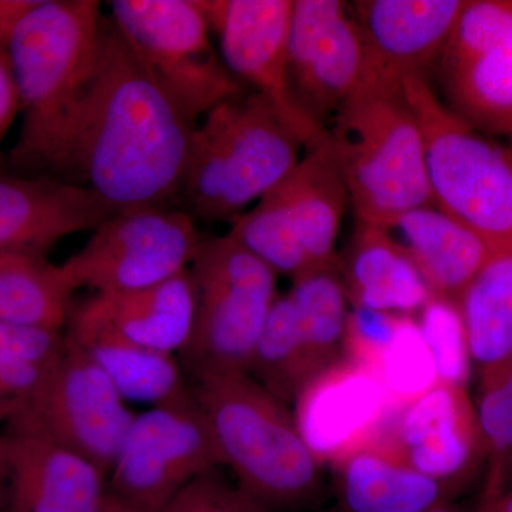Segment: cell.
<instances>
[{
	"label": "cell",
	"instance_id": "obj_1",
	"mask_svg": "<svg viewBox=\"0 0 512 512\" xmlns=\"http://www.w3.org/2000/svg\"><path fill=\"white\" fill-rule=\"evenodd\" d=\"M194 128L103 16L92 77L47 178L89 188L117 215L180 208Z\"/></svg>",
	"mask_w": 512,
	"mask_h": 512
},
{
	"label": "cell",
	"instance_id": "obj_2",
	"mask_svg": "<svg viewBox=\"0 0 512 512\" xmlns=\"http://www.w3.org/2000/svg\"><path fill=\"white\" fill-rule=\"evenodd\" d=\"M101 18L97 0H35L16 23L6 55L22 127L6 174L47 178L92 77Z\"/></svg>",
	"mask_w": 512,
	"mask_h": 512
},
{
	"label": "cell",
	"instance_id": "obj_3",
	"mask_svg": "<svg viewBox=\"0 0 512 512\" xmlns=\"http://www.w3.org/2000/svg\"><path fill=\"white\" fill-rule=\"evenodd\" d=\"M357 222L392 229L433 205L423 136L402 80L372 69L325 128Z\"/></svg>",
	"mask_w": 512,
	"mask_h": 512
},
{
	"label": "cell",
	"instance_id": "obj_4",
	"mask_svg": "<svg viewBox=\"0 0 512 512\" xmlns=\"http://www.w3.org/2000/svg\"><path fill=\"white\" fill-rule=\"evenodd\" d=\"M192 392L238 485L265 511L298 508L319 491L320 464L295 416L248 373L194 377Z\"/></svg>",
	"mask_w": 512,
	"mask_h": 512
},
{
	"label": "cell",
	"instance_id": "obj_5",
	"mask_svg": "<svg viewBox=\"0 0 512 512\" xmlns=\"http://www.w3.org/2000/svg\"><path fill=\"white\" fill-rule=\"evenodd\" d=\"M302 148L259 94L247 89L221 101L194 128L181 210L198 220L234 221L291 173Z\"/></svg>",
	"mask_w": 512,
	"mask_h": 512
},
{
	"label": "cell",
	"instance_id": "obj_6",
	"mask_svg": "<svg viewBox=\"0 0 512 512\" xmlns=\"http://www.w3.org/2000/svg\"><path fill=\"white\" fill-rule=\"evenodd\" d=\"M402 83L423 136L434 207L473 229L495 254L512 251V146L448 110L430 77Z\"/></svg>",
	"mask_w": 512,
	"mask_h": 512
},
{
	"label": "cell",
	"instance_id": "obj_7",
	"mask_svg": "<svg viewBox=\"0 0 512 512\" xmlns=\"http://www.w3.org/2000/svg\"><path fill=\"white\" fill-rule=\"evenodd\" d=\"M194 319L181 352L192 377L247 373L279 293L276 274L231 234L204 237L190 268Z\"/></svg>",
	"mask_w": 512,
	"mask_h": 512
},
{
	"label": "cell",
	"instance_id": "obj_8",
	"mask_svg": "<svg viewBox=\"0 0 512 512\" xmlns=\"http://www.w3.org/2000/svg\"><path fill=\"white\" fill-rule=\"evenodd\" d=\"M109 8L114 25L192 127L221 101L247 90L212 45L198 0H113Z\"/></svg>",
	"mask_w": 512,
	"mask_h": 512
},
{
	"label": "cell",
	"instance_id": "obj_9",
	"mask_svg": "<svg viewBox=\"0 0 512 512\" xmlns=\"http://www.w3.org/2000/svg\"><path fill=\"white\" fill-rule=\"evenodd\" d=\"M224 466L190 386L134 417L110 471L107 491L144 512H163L195 478Z\"/></svg>",
	"mask_w": 512,
	"mask_h": 512
},
{
	"label": "cell",
	"instance_id": "obj_10",
	"mask_svg": "<svg viewBox=\"0 0 512 512\" xmlns=\"http://www.w3.org/2000/svg\"><path fill=\"white\" fill-rule=\"evenodd\" d=\"M194 218L180 208H153L116 215L62 266L73 291H137L190 268L202 241Z\"/></svg>",
	"mask_w": 512,
	"mask_h": 512
},
{
	"label": "cell",
	"instance_id": "obj_11",
	"mask_svg": "<svg viewBox=\"0 0 512 512\" xmlns=\"http://www.w3.org/2000/svg\"><path fill=\"white\" fill-rule=\"evenodd\" d=\"M89 353L64 335L25 423L109 476L134 414ZM10 424V423H9Z\"/></svg>",
	"mask_w": 512,
	"mask_h": 512
},
{
	"label": "cell",
	"instance_id": "obj_12",
	"mask_svg": "<svg viewBox=\"0 0 512 512\" xmlns=\"http://www.w3.org/2000/svg\"><path fill=\"white\" fill-rule=\"evenodd\" d=\"M433 72L448 110L485 136L512 134V0H467Z\"/></svg>",
	"mask_w": 512,
	"mask_h": 512
},
{
	"label": "cell",
	"instance_id": "obj_13",
	"mask_svg": "<svg viewBox=\"0 0 512 512\" xmlns=\"http://www.w3.org/2000/svg\"><path fill=\"white\" fill-rule=\"evenodd\" d=\"M229 73L264 97L308 150L325 137L306 119L289 82L288 42L293 0H198Z\"/></svg>",
	"mask_w": 512,
	"mask_h": 512
},
{
	"label": "cell",
	"instance_id": "obj_14",
	"mask_svg": "<svg viewBox=\"0 0 512 512\" xmlns=\"http://www.w3.org/2000/svg\"><path fill=\"white\" fill-rule=\"evenodd\" d=\"M288 67L296 104L325 130L372 72L352 3L293 0Z\"/></svg>",
	"mask_w": 512,
	"mask_h": 512
},
{
	"label": "cell",
	"instance_id": "obj_15",
	"mask_svg": "<svg viewBox=\"0 0 512 512\" xmlns=\"http://www.w3.org/2000/svg\"><path fill=\"white\" fill-rule=\"evenodd\" d=\"M367 447L447 485L463 477L484 451L466 387L443 382L387 414Z\"/></svg>",
	"mask_w": 512,
	"mask_h": 512
},
{
	"label": "cell",
	"instance_id": "obj_16",
	"mask_svg": "<svg viewBox=\"0 0 512 512\" xmlns=\"http://www.w3.org/2000/svg\"><path fill=\"white\" fill-rule=\"evenodd\" d=\"M295 404L303 441L319 464L332 466L369 446L390 413L376 373L346 357L313 376Z\"/></svg>",
	"mask_w": 512,
	"mask_h": 512
},
{
	"label": "cell",
	"instance_id": "obj_17",
	"mask_svg": "<svg viewBox=\"0 0 512 512\" xmlns=\"http://www.w3.org/2000/svg\"><path fill=\"white\" fill-rule=\"evenodd\" d=\"M5 512H101L106 474L25 423L5 434Z\"/></svg>",
	"mask_w": 512,
	"mask_h": 512
},
{
	"label": "cell",
	"instance_id": "obj_18",
	"mask_svg": "<svg viewBox=\"0 0 512 512\" xmlns=\"http://www.w3.org/2000/svg\"><path fill=\"white\" fill-rule=\"evenodd\" d=\"M467 0H357L372 69L403 80L433 72Z\"/></svg>",
	"mask_w": 512,
	"mask_h": 512
},
{
	"label": "cell",
	"instance_id": "obj_19",
	"mask_svg": "<svg viewBox=\"0 0 512 512\" xmlns=\"http://www.w3.org/2000/svg\"><path fill=\"white\" fill-rule=\"evenodd\" d=\"M96 192L46 177L0 175V249L36 252L116 217Z\"/></svg>",
	"mask_w": 512,
	"mask_h": 512
},
{
	"label": "cell",
	"instance_id": "obj_20",
	"mask_svg": "<svg viewBox=\"0 0 512 512\" xmlns=\"http://www.w3.org/2000/svg\"><path fill=\"white\" fill-rule=\"evenodd\" d=\"M190 271L161 282L120 293H96L74 306L66 325L103 330L134 345L174 355L183 352L194 319Z\"/></svg>",
	"mask_w": 512,
	"mask_h": 512
},
{
	"label": "cell",
	"instance_id": "obj_21",
	"mask_svg": "<svg viewBox=\"0 0 512 512\" xmlns=\"http://www.w3.org/2000/svg\"><path fill=\"white\" fill-rule=\"evenodd\" d=\"M339 269L353 308L413 316L431 299L412 256L389 229L357 222Z\"/></svg>",
	"mask_w": 512,
	"mask_h": 512
},
{
	"label": "cell",
	"instance_id": "obj_22",
	"mask_svg": "<svg viewBox=\"0 0 512 512\" xmlns=\"http://www.w3.org/2000/svg\"><path fill=\"white\" fill-rule=\"evenodd\" d=\"M275 188L312 269L338 264L336 241L350 200L326 134Z\"/></svg>",
	"mask_w": 512,
	"mask_h": 512
},
{
	"label": "cell",
	"instance_id": "obj_23",
	"mask_svg": "<svg viewBox=\"0 0 512 512\" xmlns=\"http://www.w3.org/2000/svg\"><path fill=\"white\" fill-rule=\"evenodd\" d=\"M392 229L402 234L404 248L423 276L431 298L458 302L495 254L473 229L434 205L406 212Z\"/></svg>",
	"mask_w": 512,
	"mask_h": 512
},
{
	"label": "cell",
	"instance_id": "obj_24",
	"mask_svg": "<svg viewBox=\"0 0 512 512\" xmlns=\"http://www.w3.org/2000/svg\"><path fill=\"white\" fill-rule=\"evenodd\" d=\"M343 512H423L447 500L450 485L365 447L336 463Z\"/></svg>",
	"mask_w": 512,
	"mask_h": 512
},
{
	"label": "cell",
	"instance_id": "obj_25",
	"mask_svg": "<svg viewBox=\"0 0 512 512\" xmlns=\"http://www.w3.org/2000/svg\"><path fill=\"white\" fill-rule=\"evenodd\" d=\"M471 360L480 375L512 359V251L497 252L458 299Z\"/></svg>",
	"mask_w": 512,
	"mask_h": 512
},
{
	"label": "cell",
	"instance_id": "obj_26",
	"mask_svg": "<svg viewBox=\"0 0 512 512\" xmlns=\"http://www.w3.org/2000/svg\"><path fill=\"white\" fill-rule=\"evenodd\" d=\"M66 326L64 335L89 353L124 400L156 406L187 387L174 355L141 348L103 330Z\"/></svg>",
	"mask_w": 512,
	"mask_h": 512
},
{
	"label": "cell",
	"instance_id": "obj_27",
	"mask_svg": "<svg viewBox=\"0 0 512 512\" xmlns=\"http://www.w3.org/2000/svg\"><path fill=\"white\" fill-rule=\"evenodd\" d=\"M62 266L36 252L0 249V320L62 330L73 308Z\"/></svg>",
	"mask_w": 512,
	"mask_h": 512
},
{
	"label": "cell",
	"instance_id": "obj_28",
	"mask_svg": "<svg viewBox=\"0 0 512 512\" xmlns=\"http://www.w3.org/2000/svg\"><path fill=\"white\" fill-rule=\"evenodd\" d=\"M288 296L312 379L343 357L349 299L339 262L293 279Z\"/></svg>",
	"mask_w": 512,
	"mask_h": 512
},
{
	"label": "cell",
	"instance_id": "obj_29",
	"mask_svg": "<svg viewBox=\"0 0 512 512\" xmlns=\"http://www.w3.org/2000/svg\"><path fill=\"white\" fill-rule=\"evenodd\" d=\"M247 373L281 402L295 403L311 380L288 293L278 295L256 342Z\"/></svg>",
	"mask_w": 512,
	"mask_h": 512
},
{
	"label": "cell",
	"instance_id": "obj_30",
	"mask_svg": "<svg viewBox=\"0 0 512 512\" xmlns=\"http://www.w3.org/2000/svg\"><path fill=\"white\" fill-rule=\"evenodd\" d=\"M229 234L276 275L293 279L313 271L276 188L232 221Z\"/></svg>",
	"mask_w": 512,
	"mask_h": 512
},
{
	"label": "cell",
	"instance_id": "obj_31",
	"mask_svg": "<svg viewBox=\"0 0 512 512\" xmlns=\"http://www.w3.org/2000/svg\"><path fill=\"white\" fill-rule=\"evenodd\" d=\"M376 375L386 393L390 413L403 409L439 383L433 356L413 316L400 318Z\"/></svg>",
	"mask_w": 512,
	"mask_h": 512
},
{
	"label": "cell",
	"instance_id": "obj_32",
	"mask_svg": "<svg viewBox=\"0 0 512 512\" xmlns=\"http://www.w3.org/2000/svg\"><path fill=\"white\" fill-rule=\"evenodd\" d=\"M417 323L433 356L439 382L466 387L471 355L458 302L431 298L421 308Z\"/></svg>",
	"mask_w": 512,
	"mask_h": 512
},
{
	"label": "cell",
	"instance_id": "obj_33",
	"mask_svg": "<svg viewBox=\"0 0 512 512\" xmlns=\"http://www.w3.org/2000/svg\"><path fill=\"white\" fill-rule=\"evenodd\" d=\"M480 377L476 413L484 451L501 458L512 450V359Z\"/></svg>",
	"mask_w": 512,
	"mask_h": 512
},
{
	"label": "cell",
	"instance_id": "obj_34",
	"mask_svg": "<svg viewBox=\"0 0 512 512\" xmlns=\"http://www.w3.org/2000/svg\"><path fill=\"white\" fill-rule=\"evenodd\" d=\"M402 316L353 308L346 320L343 357L376 373L384 350L389 346Z\"/></svg>",
	"mask_w": 512,
	"mask_h": 512
},
{
	"label": "cell",
	"instance_id": "obj_35",
	"mask_svg": "<svg viewBox=\"0 0 512 512\" xmlns=\"http://www.w3.org/2000/svg\"><path fill=\"white\" fill-rule=\"evenodd\" d=\"M163 512H266L238 484L218 473V468L195 478Z\"/></svg>",
	"mask_w": 512,
	"mask_h": 512
},
{
	"label": "cell",
	"instance_id": "obj_36",
	"mask_svg": "<svg viewBox=\"0 0 512 512\" xmlns=\"http://www.w3.org/2000/svg\"><path fill=\"white\" fill-rule=\"evenodd\" d=\"M50 365L0 357V420L9 424L28 413Z\"/></svg>",
	"mask_w": 512,
	"mask_h": 512
},
{
	"label": "cell",
	"instance_id": "obj_37",
	"mask_svg": "<svg viewBox=\"0 0 512 512\" xmlns=\"http://www.w3.org/2000/svg\"><path fill=\"white\" fill-rule=\"evenodd\" d=\"M19 113V97L8 55L0 53V146ZM0 164H3L0 154Z\"/></svg>",
	"mask_w": 512,
	"mask_h": 512
},
{
	"label": "cell",
	"instance_id": "obj_38",
	"mask_svg": "<svg viewBox=\"0 0 512 512\" xmlns=\"http://www.w3.org/2000/svg\"><path fill=\"white\" fill-rule=\"evenodd\" d=\"M33 2L35 0H0V53H6L13 28Z\"/></svg>",
	"mask_w": 512,
	"mask_h": 512
},
{
	"label": "cell",
	"instance_id": "obj_39",
	"mask_svg": "<svg viewBox=\"0 0 512 512\" xmlns=\"http://www.w3.org/2000/svg\"><path fill=\"white\" fill-rule=\"evenodd\" d=\"M6 494H8V453L5 436L0 434V512H5Z\"/></svg>",
	"mask_w": 512,
	"mask_h": 512
},
{
	"label": "cell",
	"instance_id": "obj_40",
	"mask_svg": "<svg viewBox=\"0 0 512 512\" xmlns=\"http://www.w3.org/2000/svg\"><path fill=\"white\" fill-rule=\"evenodd\" d=\"M481 512H512V490L487 498Z\"/></svg>",
	"mask_w": 512,
	"mask_h": 512
},
{
	"label": "cell",
	"instance_id": "obj_41",
	"mask_svg": "<svg viewBox=\"0 0 512 512\" xmlns=\"http://www.w3.org/2000/svg\"><path fill=\"white\" fill-rule=\"evenodd\" d=\"M101 512H144L137 510V508L131 507L119 498L114 497L113 494L106 491L103 498V504H101Z\"/></svg>",
	"mask_w": 512,
	"mask_h": 512
},
{
	"label": "cell",
	"instance_id": "obj_42",
	"mask_svg": "<svg viewBox=\"0 0 512 512\" xmlns=\"http://www.w3.org/2000/svg\"><path fill=\"white\" fill-rule=\"evenodd\" d=\"M423 512H463L458 510V508L454 507L448 503V501H443V503L434 505V507L429 508V510Z\"/></svg>",
	"mask_w": 512,
	"mask_h": 512
},
{
	"label": "cell",
	"instance_id": "obj_43",
	"mask_svg": "<svg viewBox=\"0 0 512 512\" xmlns=\"http://www.w3.org/2000/svg\"><path fill=\"white\" fill-rule=\"evenodd\" d=\"M508 141H510V146H512V134H511V137L508 138Z\"/></svg>",
	"mask_w": 512,
	"mask_h": 512
},
{
	"label": "cell",
	"instance_id": "obj_44",
	"mask_svg": "<svg viewBox=\"0 0 512 512\" xmlns=\"http://www.w3.org/2000/svg\"><path fill=\"white\" fill-rule=\"evenodd\" d=\"M343 512V511H342Z\"/></svg>",
	"mask_w": 512,
	"mask_h": 512
}]
</instances>
